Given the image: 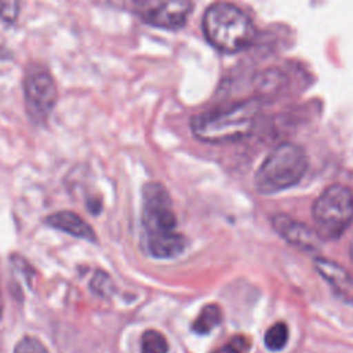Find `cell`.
<instances>
[{"label": "cell", "mask_w": 353, "mask_h": 353, "mask_svg": "<svg viewBox=\"0 0 353 353\" xmlns=\"http://www.w3.org/2000/svg\"><path fill=\"white\" fill-rule=\"evenodd\" d=\"M142 230L148 254L157 259H171L186 248L185 237L176 232V216L167 189L149 182L142 189Z\"/></svg>", "instance_id": "1"}, {"label": "cell", "mask_w": 353, "mask_h": 353, "mask_svg": "<svg viewBox=\"0 0 353 353\" xmlns=\"http://www.w3.org/2000/svg\"><path fill=\"white\" fill-rule=\"evenodd\" d=\"M259 103L247 99L225 109L197 114L190 121L193 135L207 143H225L247 137L256 120Z\"/></svg>", "instance_id": "2"}, {"label": "cell", "mask_w": 353, "mask_h": 353, "mask_svg": "<svg viewBox=\"0 0 353 353\" xmlns=\"http://www.w3.org/2000/svg\"><path fill=\"white\" fill-rule=\"evenodd\" d=\"M203 33L216 50L228 54L245 50L255 39L250 17L230 3L211 4L203 17Z\"/></svg>", "instance_id": "3"}, {"label": "cell", "mask_w": 353, "mask_h": 353, "mask_svg": "<svg viewBox=\"0 0 353 353\" xmlns=\"http://www.w3.org/2000/svg\"><path fill=\"white\" fill-rule=\"evenodd\" d=\"M309 160L305 150L291 142L276 146L254 175V186L261 194H274L295 186L306 174Z\"/></svg>", "instance_id": "4"}, {"label": "cell", "mask_w": 353, "mask_h": 353, "mask_svg": "<svg viewBox=\"0 0 353 353\" xmlns=\"http://www.w3.org/2000/svg\"><path fill=\"white\" fill-rule=\"evenodd\" d=\"M312 218L320 239H339L353 222V192L343 185H330L314 200Z\"/></svg>", "instance_id": "5"}, {"label": "cell", "mask_w": 353, "mask_h": 353, "mask_svg": "<svg viewBox=\"0 0 353 353\" xmlns=\"http://www.w3.org/2000/svg\"><path fill=\"white\" fill-rule=\"evenodd\" d=\"M23 95L28 116L36 124H44L58 99L51 73L44 66H30L23 80Z\"/></svg>", "instance_id": "6"}, {"label": "cell", "mask_w": 353, "mask_h": 353, "mask_svg": "<svg viewBox=\"0 0 353 353\" xmlns=\"http://www.w3.org/2000/svg\"><path fill=\"white\" fill-rule=\"evenodd\" d=\"M190 11V0H150L139 15L154 28L176 30L185 25Z\"/></svg>", "instance_id": "7"}, {"label": "cell", "mask_w": 353, "mask_h": 353, "mask_svg": "<svg viewBox=\"0 0 353 353\" xmlns=\"http://www.w3.org/2000/svg\"><path fill=\"white\" fill-rule=\"evenodd\" d=\"M273 229L291 245H295L305 251H316L321 244L320 236L316 230H312L305 223L284 215L277 214L272 218Z\"/></svg>", "instance_id": "8"}, {"label": "cell", "mask_w": 353, "mask_h": 353, "mask_svg": "<svg viewBox=\"0 0 353 353\" xmlns=\"http://www.w3.org/2000/svg\"><path fill=\"white\" fill-rule=\"evenodd\" d=\"M314 268L319 274L330 284L334 292L343 301L353 303V274L339 263L327 259L316 258Z\"/></svg>", "instance_id": "9"}, {"label": "cell", "mask_w": 353, "mask_h": 353, "mask_svg": "<svg viewBox=\"0 0 353 353\" xmlns=\"http://www.w3.org/2000/svg\"><path fill=\"white\" fill-rule=\"evenodd\" d=\"M46 223L54 229L66 232L79 239L95 241L92 228L73 211H58L46 218Z\"/></svg>", "instance_id": "10"}, {"label": "cell", "mask_w": 353, "mask_h": 353, "mask_svg": "<svg viewBox=\"0 0 353 353\" xmlns=\"http://www.w3.org/2000/svg\"><path fill=\"white\" fill-rule=\"evenodd\" d=\"M222 321V310L216 303L204 306L192 324V330L199 335H207Z\"/></svg>", "instance_id": "11"}, {"label": "cell", "mask_w": 353, "mask_h": 353, "mask_svg": "<svg viewBox=\"0 0 353 353\" xmlns=\"http://www.w3.org/2000/svg\"><path fill=\"white\" fill-rule=\"evenodd\" d=\"M288 335H290V332H288L287 324L279 321V323H274L272 327H269L266 330L263 341H265V345L269 350L279 352L288 342Z\"/></svg>", "instance_id": "12"}, {"label": "cell", "mask_w": 353, "mask_h": 353, "mask_svg": "<svg viewBox=\"0 0 353 353\" xmlns=\"http://www.w3.org/2000/svg\"><path fill=\"white\" fill-rule=\"evenodd\" d=\"M139 353H168V342L161 332L146 330L141 336Z\"/></svg>", "instance_id": "13"}, {"label": "cell", "mask_w": 353, "mask_h": 353, "mask_svg": "<svg viewBox=\"0 0 353 353\" xmlns=\"http://www.w3.org/2000/svg\"><path fill=\"white\" fill-rule=\"evenodd\" d=\"M251 342L245 335H234L212 353H248Z\"/></svg>", "instance_id": "14"}, {"label": "cell", "mask_w": 353, "mask_h": 353, "mask_svg": "<svg viewBox=\"0 0 353 353\" xmlns=\"http://www.w3.org/2000/svg\"><path fill=\"white\" fill-rule=\"evenodd\" d=\"M14 353H50L47 347L34 336H23L15 346Z\"/></svg>", "instance_id": "15"}, {"label": "cell", "mask_w": 353, "mask_h": 353, "mask_svg": "<svg viewBox=\"0 0 353 353\" xmlns=\"http://www.w3.org/2000/svg\"><path fill=\"white\" fill-rule=\"evenodd\" d=\"M19 14V0H0V18L7 23H14Z\"/></svg>", "instance_id": "16"}, {"label": "cell", "mask_w": 353, "mask_h": 353, "mask_svg": "<svg viewBox=\"0 0 353 353\" xmlns=\"http://www.w3.org/2000/svg\"><path fill=\"white\" fill-rule=\"evenodd\" d=\"M150 0H109V3L117 8L127 10V11H134V12H141L143 7L149 3Z\"/></svg>", "instance_id": "17"}, {"label": "cell", "mask_w": 353, "mask_h": 353, "mask_svg": "<svg viewBox=\"0 0 353 353\" xmlns=\"http://www.w3.org/2000/svg\"><path fill=\"white\" fill-rule=\"evenodd\" d=\"M349 255H350V259L353 262V237L350 240V244H349Z\"/></svg>", "instance_id": "18"}, {"label": "cell", "mask_w": 353, "mask_h": 353, "mask_svg": "<svg viewBox=\"0 0 353 353\" xmlns=\"http://www.w3.org/2000/svg\"><path fill=\"white\" fill-rule=\"evenodd\" d=\"M1 309H3V303H1V294H0V317H1Z\"/></svg>", "instance_id": "19"}]
</instances>
